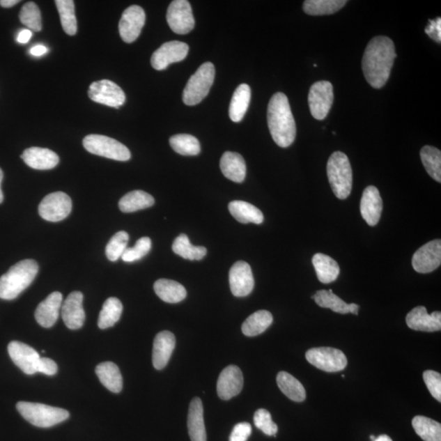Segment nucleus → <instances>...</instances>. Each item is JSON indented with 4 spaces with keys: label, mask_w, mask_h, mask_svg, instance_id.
<instances>
[{
    "label": "nucleus",
    "mask_w": 441,
    "mask_h": 441,
    "mask_svg": "<svg viewBox=\"0 0 441 441\" xmlns=\"http://www.w3.org/2000/svg\"><path fill=\"white\" fill-rule=\"evenodd\" d=\"M396 58L394 42L390 38H373L365 49L362 69L365 79L374 88H381L386 84L394 60Z\"/></svg>",
    "instance_id": "f257e3e1"
},
{
    "label": "nucleus",
    "mask_w": 441,
    "mask_h": 441,
    "mask_svg": "<svg viewBox=\"0 0 441 441\" xmlns=\"http://www.w3.org/2000/svg\"><path fill=\"white\" fill-rule=\"evenodd\" d=\"M268 124L276 144L283 148L293 144L296 137V124L286 94H274L268 104Z\"/></svg>",
    "instance_id": "f03ea898"
},
{
    "label": "nucleus",
    "mask_w": 441,
    "mask_h": 441,
    "mask_svg": "<svg viewBox=\"0 0 441 441\" xmlns=\"http://www.w3.org/2000/svg\"><path fill=\"white\" fill-rule=\"evenodd\" d=\"M39 272L36 261L26 259L13 265L6 274L0 277V298L15 300L29 287Z\"/></svg>",
    "instance_id": "7ed1b4c3"
},
{
    "label": "nucleus",
    "mask_w": 441,
    "mask_h": 441,
    "mask_svg": "<svg viewBox=\"0 0 441 441\" xmlns=\"http://www.w3.org/2000/svg\"><path fill=\"white\" fill-rule=\"evenodd\" d=\"M327 175L334 194L340 200H345L352 192L353 169L347 155L341 151L331 155L327 164Z\"/></svg>",
    "instance_id": "20e7f679"
},
{
    "label": "nucleus",
    "mask_w": 441,
    "mask_h": 441,
    "mask_svg": "<svg viewBox=\"0 0 441 441\" xmlns=\"http://www.w3.org/2000/svg\"><path fill=\"white\" fill-rule=\"evenodd\" d=\"M17 409L27 421L42 428H51L63 423L70 416L68 410L39 403L18 402Z\"/></svg>",
    "instance_id": "39448f33"
},
{
    "label": "nucleus",
    "mask_w": 441,
    "mask_h": 441,
    "mask_svg": "<svg viewBox=\"0 0 441 441\" xmlns=\"http://www.w3.org/2000/svg\"><path fill=\"white\" fill-rule=\"evenodd\" d=\"M215 78V65L210 61L201 65L189 78L184 88L183 102L187 106H194L201 102L210 93Z\"/></svg>",
    "instance_id": "423d86ee"
},
{
    "label": "nucleus",
    "mask_w": 441,
    "mask_h": 441,
    "mask_svg": "<svg viewBox=\"0 0 441 441\" xmlns=\"http://www.w3.org/2000/svg\"><path fill=\"white\" fill-rule=\"evenodd\" d=\"M84 148L88 153L117 161H127L130 150L121 142L104 135L91 134L84 137Z\"/></svg>",
    "instance_id": "0eeeda50"
},
{
    "label": "nucleus",
    "mask_w": 441,
    "mask_h": 441,
    "mask_svg": "<svg viewBox=\"0 0 441 441\" xmlns=\"http://www.w3.org/2000/svg\"><path fill=\"white\" fill-rule=\"evenodd\" d=\"M308 362L321 371L336 373L347 367L348 359L341 350L333 348H316L307 350Z\"/></svg>",
    "instance_id": "6e6552de"
},
{
    "label": "nucleus",
    "mask_w": 441,
    "mask_h": 441,
    "mask_svg": "<svg viewBox=\"0 0 441 441\" xmlns=\"http://www.w3.org/2000/svg\"><path fill=\"white\" fill-rule=\"evenodd\" d=\"M334 88L329 82H318L312 85L308 95L311 116L323 121L328 116L334 102Z\"/></svg>",
    "instance_id": "1a4fd4ad"
},
{
    "label": "nucleus",
    "mask_w": 441,
    "mask_h": 441,
    "mask_svg": "<svg viewBox=\"0 0 441 441\" xmlns=\"http://www.w3.org/2000/svg\"><path fill=\"white\" fill-rule=\"evenodd\" d=\"M72 210V201L64 192L47 194L40 203L39 213L42 219L56 222L68 217Z\"/></svg>",
    "instance_id": "9d476101"
},
{
    "label": "nucleus",
    "mask_w": 441,
    "mask_h": 441,
    "mask_svg": "<svg viewBox=\"0 0 441 441\" xmlns=\"http://www.w3.org/2000/svg\"><path fill=\"white\" fill-rule=\"evenodd\" d=\"M171 30L178 35H187L193 30L194 18L191 4L187 0H174L167 11Z\"/></svg>",
    "instance_id": "9b49d317"
},
{
    "label": "nucleus",
    "mask_w": 441,
    "mask_h": 441,
    "mask_svg": "<svg viewBox=\"0 0 441 441\" xmlns=\"http://www.w3.org/2000/svg\"><path fill=\"white\" fill-rule=\"evenodd\" d=\"M88 97L95 102L114 108L124 105L126 99L122 88L107 79L93 82L90 85Z\"/></svg>",
    "instance_id": "f8f14e48"
},
{
    "label": "nucleus",
    "mask_w": 441,
    "mask_h": 441,
    "mask_svg": "<svg viewBox=\"0 0 441 441\" xmlns=\"http://www.w3.org/2000/svg\"><path fill=\"white\" fill-rule=\"evenodd\" d=\"M441 263V240L428 242L412 256V265L417 272L426 274L438 269Z\"/></svg>",
    "instance_id": "ddd939ff"
},
{
    "label": "nucleus",
    "mask_w": 441,
    "mask_h": 441,
    "mask_svg": "<svg viewBox=\"0 0 441 441\" xmlns=\"http://www.w3.org/2000/svg\"><path fill=\"white\" fill-rule=\"evenodd\" d=\"M189 46L186 42L170 41L159 47L151 56V65L157 70H163L170 64L178 63L187 58Z\"/></svg>",
    "instance_id": "4468645a"
},
{
    "label": "nucleus",
    "mask_w": 441,
    "mask_h": 441,
    "mask_svg": "<svg viewBox=\"0 0 441 441\" xmlns=\"http://www.w3.org/2000/svg\"><path fill=\"white\" fill-rule=\"evenodd\" d=\"M146 22V13L140 6H132L123 13L118 31L121 39L127 44L135 41L141 34Z\"/></svg>",
    "instance_id": "2eb2a0df"
},
{
    "label": "nucleus",
    "mask_w": 441,
    "mask_h": 441,
    "mask_svg": "<svg viewBox=\"0 0 441 441\" xmlns=\"http://www.w3.org/2000/svg\"><path fill=\"white\" fill-rule=\"evenodd\" d=\"M8 354L14 364L28 376L37 373L40 355L34 348L21 341H13L8 344Z\"/></svg>",
    "instance_id": "dca6fc26"
},
{
    "label": "nucleus",
    "mask_w": 441,
    "mask_h": 441,
    "mask_svg": "<svg viewBox=\"0 0 441 441\" xmlns=\"http://www.w3.org/2000/svg\"><path fill=\"white\" fill-rule=\"evenodd\" d=\"M229 282L234 296L242 297L249 295L254 288V274L249 264L240 261L232 265L229 272Z\"/></svg>",
    "instance_id": "f3484780"
},
{
    "label": "nucleus",
    "mask_w": 441,
    "mask_h": 441,
    "mask_svg": "<svg viewBox=\"0 0 441 441\" xmlns=\"http://www.w3.org/2000/svg\"><path fill=\"white\" fill-rule=\"evenodd\" d=\"M243 385L244 378L240 369L235 365H230L222 371L218 378L217 395L222 400H231L240 394Z\"/></svg>",
    "instance_id": "a211bd4d"
},
{
    "label": "nucleus",
    "mask_w": 441,
    "mask_h": 441,
    "mask_svg": "<svg viewBox=\"0 0 441 441\" xmlns=\"http://www.w3.org/2000/svg\"><path fill=\"white\" fill-rule=\"evenodd\" d=\"M83 300V293L75 291L69 294L61 306V316L65 325L70 330H79L84 325L85 312Z\"/></svg>",
    "instance_id": "6ab92c4d"
},
{
    "label": "nucleus",
    "mask_w": 441,
    "mask_h": 441,
    "mask_svg": "<svg viewBox=\"0 0 441 441\" xmlns=\"http://www.w3.org/2000/svg\"><path fill=\"white\" fill-rule=\"evenodd\" d=\"M406 323L409 328L417 331H440L441 330V313L434 311L429 315L425 307H417L408 313Z\"/></svg>",
    "instance_id": "aec40b11"
},
{
    "label": "nucleus",
    "mask_w": 441,
    "mask_h": 441,
    "mask_svg": "<svg viewBox=\"0 0 441 441\" xmlns=\"http://www.w3.org/2000/svg\"><path fill=\"white\" fill-rule=\"evenodd\" d=\"M382 200L377 187L369 186L364 189L360 201V212L364 220L371 226H376L380 220Z\"/></svg>",
    "instance_id": "412c9836"
},
{
    "label": "nucleus",
    "mask_w": 441,
    "mask_h": 441,
    "mask_svg": "<svg viewBox=\"0 0 441 441\" xmlns=\"http://www.w3.org/2000/svg\"><path fill=\"white\" fill-rule=\"evenodd\" d=\"M63 297L60 292H54L40 303L35 313L38 324L44 328H51L58 320L63 306Z\"/></svg>",
    "instance_id": "4be33fe9"
},
{
    "label": "nucleus",
    "mask_w": 441,
    "mask_h": 441,
    "mask_svg": "<svg viewBox=\"0 0 441 441\" xmlns=\"http://www.w3.org/2000/svg\"><path fill=\"white\" fill-rule=\"evenodd\" d=\"M176 345V339L169 331L160 332L155 336L153 344V362L158 371L168 364Z\"/></svg>",
    "instance_id": "5701e85b"
},
{
    "label": "nucleus",
    "mask_w": 441,
    "mask_h": 441,
    "mask_svg": "<svg viewBox=\"0 0 441 441\" xmlns=\"http://www.w3.org/2000/svg\"><path fill=\"white\" fill-rule=\"evenodd\" d=\"M22 159L29 167L38 170H49L59 163V155L54 151L40 147H31L24 151Z\"/></svg>",
    "instance_id": "b1692460"
},
{
    "label": "nucleus",
    "mask_w": 441,
    "mask_h": 441,
    "mask_svg": "<svg viewBox=\"0 0 441 441\" xmlns=\"http://www.w3.org/2000/svg\"><path fill=\"white\" fill-rule=\"evenodd\" d=\"M187 426L192 441H207L203 408L200 398H194L189 404Z\"/></svg>",
    "instance_id": "393cba45"
},
{
    "label": "nucleus",
    "mask_w": 441,
    "mask_h": 441,
    "mask_svg": "<svg viewBox=\"0 0 441 441\" xmlns=\"http://www.w3.org/2000/svg\"><path fill=\"white\" fill-rule=\"evenodd\" d=\"M220 168L224 176L231 181L237 183L245 181L247 168L243 156L240 154L226 151L222 156Z\"/></svg>",
    "instance_id": "a878e982"
},
{
    "label": "nucleus",
    "mask_w": 441,
    "mask_h": 441,
    "mask_svg": "<svg viewBox=\"0 0 441 441\" xmlns=\"http://www.w3.org/2000/svg\"><path fill=\"white\" fill-rule=\"evenodd\" d=\"M317 303L318 306L323 308H330L332 311L340 313V314H348L352 313L354 315H358L359 307L355 303L348 304L343 300L336 295L330 291H317L314 296L311 297Z\"/></svg>",
    "instance_id": "bb28decb"
},
{
    "label": "nucleus",
    "mask_w": 441,
    "mask_h": 441,
    "mask_svg": "<svg viewBox=\"0 0 441 441\" xmlns=\"http://www.w3.org/2000/svg\"><path fill=\"white\" fill-rule=\"evenodd\" d=\"M312 263L314 265L317 278L321 283L330 284L336 281L340 274L338 263L328 255L316 254L313 256Z\"/></svg>",
    "instance_id": "cd10ccee"
},
{
    "label": "nucleus",
    "mask_w": 441,
    "mask_h": 441,
    "mask_svg": "<svg viewBox=\"0 0 441 441\" xmlns=\"http://www.w3.org/2000/svg\"><path fill=\"white\" fill-rule=\"evenodd\" d=\"M231 215L241 224H262L264 217L262 211L258 210L251 203L245 201H235L229 203V206Z\"/></svg>",
    "instance_id": "c85d7f7f"
},
{
    "label": "nucleus",
    "mask_w": 441,
    "mask_h": 441,
    "mask_svg": "<svg viewBox=\"0 0 441 441\" xmlns=\"http://www.w3.org/2000/svg\"><path fill=\"white\" fill-rule=\"evenodd\" d=\"M154 289L160 300L168 303H178L187 297L186 288L181 284L171 279H158L154 284Z\"/></svg>",
    "instance_id": "c756f323"
},
{
    "label": "nucleus",
    "mask_w": 441,
    "mask_h": 441,
    "mask_svg": "<svg viewBox=\"0 0 441 441\" xmlns=\"http://www.w3.org/2000/svg\"><path fill=\"white\" fill-rule=\"evenodd\" d=\"M96 374L102 385L114 393L122 391L123 378L120 369L112 362L99 364L96 368Z\"/></svg>",
    "instance_id": "7c9ffc66"
},
{
    "label": "nucleus",
    "mask_w": 441,
    "mask_h": 441,
    "mask_svg": "<svg viewBox=\"0 0 441 441\" xmlns=\"http://www.w3.org/2000/svg\"><path fill=\"white\" fill-rule=\"evenodd\" d=\"M250 99V87L246 84H240L235 89L230 104L229 116L232 121L238 123L243 120L245 113L248 111Z\"/></svg>",
    "instance_id": "2f4dec72"
},
{
    "label": "nucleus",
    "mask_w": 441,
    "mask_h": 441,
    "mask_svg": "<svg viewBox=\"0 0 441 441\" xmlns=\"http://www.w3.org/2000/svg\"><path fill=\"white\" fill-rule=\"evenodd\" d=\"M153 196L144 191H134L125 194L118 202L123 212H134L154 206Z\"/></svg>",
    "instance_id": "473e14b6"
},
{
    "label": "nucleus",
    "mask_w": 441,
    "mask_h": 441,
    "mask_svg": "<svg viewBox=\"0 0 441 441\" xmlns=\"http://www.w3.org/2000/svg\"><path fill=\"white\" fill-rule=\"evenodd\" d=\"M273 316L268 311H258L249 316L242 325V332L248 336H254L264 333L272 324Z\"/></svg>",
    "instance_id": "72a5a7b5"
},
{
    "label": "nucleus",
    "mask_w": 441,
    "mask_h": 441,
    "mask_svg": "<svg viewBox=\"0 0 441 441\" xmlns=\"http://www.w3.org/2000/svg\"><path fill=\"white\" fill-rule=\"evenodd\" d=\"M277 382L281 392L289 399L295 402H302L306 399V390L297 378L287 372H279Z\"/></svg>",
    "instance_id": "f704fd0d"
},
{
    "label": "nucleus",
    "mask_w": 441,
    "mask_h": 441,
    "mask_svg": "<svg viewBox=\"0 0 441 441\" xmlns=\"http://www.w3.org/2000/svg\"><path fill=\"white\" fill-rule=\"evenodd\" d=\"M412 425L424 441H441V425L438 421L424 416H416Z\"/></svg>",
    "instance_id": "c9c22d12"
},
{
    "label": "nucleus",
    "mask_w": 441,
    "mask_h": 441,
    "mask_svg": "<svg viewBox=\"0 0 441 441\" xmlns=\"http://www.w3.org/2000/svg\"><path fill=\"white\" fill-rule=\"evenodd\" d=\"M345 0H307L303 3V10L311 16L330 15L345 6Z\"/></svg>",
    "instance_id": "e433bc0d"
},
{
    "label": "nucleus",
    "mask_w": 441,
    "mask_h": 441,
    "mask_svg": "<svg viewBox=\"0 0 441 441\" xmlns=\"http://www.w3.org/2000/svg\"><path fill=\"white\" fill-rule=\"evenodd\" d=\"M123 312V305L116 297H109L104 303L98 318V327L102 330L111 328L115 325Z\"/></svg>",
    "instance_id": "4c0bfd02"
},
{
    "label": "nucleus",
    "mask_w": 441,
    "mask_h": 441,
    "mask_svg": "<svg viewBox=\"0 0 441 441\" xmlns=\"http://www.w3.org/2000/svg\"><path fill=\"white\" fill-rule=\"evenodd\" d=\"M173 251L180 257L187 260L200 261L206 257L207 249L203 246H194L189 242L188 236L185 234L180 235L175 239L173 244Z\"/></svg>",
    "instance_id": "58836bf2"
},
{
    "label": "nucleus",
    "mask_w": 441,
    "mask_h": 441,
    "mask_svg": "<svg viewBox=\"0 0 441 441\" xmlns=\"http://www.w3.org/2000/svg\"><path fill=\"white\" fill-rule=\"evenodd\" d=\"M421 162L435 181L441 183V153L435 147L425 146L420 151Z\"/></svg>",
    "instance_id": "ea45409f"
},
{
    "label": "nucleus",
    "mask_w": 441,
    "mask_h": 441,
    "mask_svg": "<svg viewBox=\"0 0 441 441\" xmlns=\"http://www.w3.org/2000/svg\"><path fill=\"white\" fill-rule=\"evenodd\" d=\"M56 6L60 15L61 26L69 36H75L77 32V20L75 17L73 0H56Z\"/></svg>",
    "instance_id": "a19ab883"
},
{
    "label": "nucleus",
    "mask_w": 441,
    "mask_h": 441,
    "mask_svg": "<svg viewBox=\"0 0 441 441\" xmlns=\"http://www.w3.org/2000/svg\"><path fill=\"white\" fill-rule=\"evenodd\" d=\"M169 144L174 151L182 155H197L201 150L200 141L189 134L174 135L169 139Z\"/></svg>",
    "instance_id": "79ce46f5"
},
{
    "label": "nucleus",
    "mask_w": 441,
    "mask_h": 441,
    "mask_svg": "<svg viewBox=\"0 0 441 441\" xmlns=\"http://www.w3.org/2000/svg\"><path fill=\"white\" fill-rule=\"evenodd\" d=\"M130 235L125 231H118L109 241L106 248V254L109 260L116 262L122 257L125 249L127 248Z\"/></svg>",
    "instance_id": "37998d69"
},
{
    "label": "nucleus",
    "mask_w": 441,
    "mask_h": 441,
    "mask_svg": "<svg viewBox=\"0 0 441 441\" xmlns=\"http://www.w3.org/2000/svg\"><path fill=\"white\" fill-rule=\"evenodd\" d=\"M20 21L24 25L34 31L42 29L41 13L39 7L35 3L28 2L24 6L20 12Z\"/></svg>",
    "instance_id": "c03bdc74"
},
{
    "label": "nucleus",
    "mask_w": 441,
    "mask_h": 441,
    "mask_svg": "<svg viewBox=\"0 0 441 441\" xmlns=\"http://www.w3.org/2000/svg\"><path fill=\"white\" fill-rule=\"evenodd\" d=\"M151 240L149 237H142L137 241L134 247L127 248L122 255V260L125 263H134L139 261L150 252Z\"/></svg>",
    "instance_id": "a18cd8bd"
},
{
    "label": "nucleus",
    "mask_w": 441,
    "mask_h": 441,
    "mask_svg": "<svg viewBox=\"0 0 441 441\" xmlns=\"http://www.w3.org/2000/svg\"><path fill=\"white\" fill-rule=\"evenodd\" d=\"M254 424L263 433L270 436H274L277 433L278 426L274 423L272 415L267 410L260 409L254 415Z\"/></svg>",
    "instance_id": "49530a36"
},
{
    "label": "nucleus",
    "mask_w": 441,
    "mask_h": 441,
    "mask_svg": "<svg viewBox=\"0 0 441 441\" xmlns=\"http://www.w3.org/2000/svg\"><path fill=\"white\" fill-rule=\"evenodd\" d=\"M424 380L431 395L439 402L441 401V376L433 371H426L424 373Z\"/></svg>",
    "instance_id": "de8ad7c7"
},
{
    "label": "nucleus",
    "mask_w": 441,
    "mask_h": 441,
    "mask_svg": "<svg viewBox=\"0 0 441 441\" xmlns=\"http://www.w3.org/2000/svg\"><path fill=\"white\" fill-rule=\"evenodd\" d=\"M251 433L252 426L248 423L236 424L230 435V441H247Z\"/></svg>",
    "instance_id": "09e8293b"
},
{
    "label": "nucleus",
    "mask_w": 441,
    "mask_h": 441,
    "mask_svg": "<svg viewBox=\"0 0 441 441\" xmlns=\"http://www.w3.org/2000/svg\"><path fill=\"white\" fill-rule=\"evenodd\" d=\"M58 364L53 359L42 357L38 364L37 373H42L46 376H54L58 373Z\"/></svg>",
    "instance_id": "8fccbe9b"
},
{
    "label": "nucleus",
    "mask_w": 441,
    "mask_h": 441,
    "mask_svg": "<svg viewBox=\"0 0 441 441\" xmlns=\"http://www.w3.org/2000/svg\"><path fill=\"white\" fill-rule=\"evenodd\" d=\"M426 34L428 35L431 39H433L435 42H440L441 41V18H435V20H430L428 26L425 29Z\"/></svg>",
    "instance_id": "3c124183"
},
{
    "label": "nucleus",
    "mask_w": 441,
    "mask_h": 441,
    "mask_svg": "<svg viewBox=\"0 0 441 441\" xmlns=\"http://www.w3.org/2000/svg\"><path fill=\"white\" fill-rule=\"evenodd\" d=\"M32 37V32L31 30H22L20 33H19L17 40L19 44H26V42H29Z\"/></svg>",
    "instance_id": "603ef678"
},
{
    "label": "nucleus",
    "mask_w": 441,
    "mask_h": 441,
    "mask_svg": "<svg viewBox=\"0 0 441 441\" xmlns=\"http://www.w3.org/2000/svg\"><path fill=\"white\" fill-rule=\"evenodd\" d=\"M47 52V47L44 45H36L33 47L30 51L32 56H40L45 55Z\"/></svg>",
    "instance_id": "864d4df0"
},
{
    "label": "nucleus",
    "mask_w": 441,
    "mask_h": 441,
    "mask_svg": "<svg viewBox=\"0 0 441 441\" xmlns=\"http://www.w3.org/2000/svg\"><path fill=\"white\" fill-rule=\"evenodd\" d=\"M19 2H20L19 0H1V1H0V6L3 8H11L16 6Z\"/></svg>",
    "instance_id": "5fc2aeb1"
},
{
    "label": "nucleus",
    "mask_w": 441,
    "mask_h": 441,
    "mask_svg": "<svg viewBox=\"0 0 441 441\" xmlns=\"http://www.w3.org/2000/svg\"><path fill=\"white\" fill-rule=\"evenodd\" d=\"M3 178V173L1 169H0V203L3 201V194L1 189V183Z\"/></svg>",
    "instance_id": "6e6d98bb"
},
{
    "label": "nucleus",
    "mask_w": 441,
    "mask_h": 441,
    "mask_svg": "<svg viewBox=\"0 0 441 441\" xmlns=\"http://www.w3.org/2000/svg\"><path fill=\"white\" fill-rule=\"evenodd\" d=\"M373 441H392V440L387 435H382Z\"/></svg>",
    "instance_id": "4d7b16f0"
},
{
    "label": "nucleus",
    "mask_w": 441,
    "mask_h": 441,
    "mask_svg": "<svg viewBox=\"0 0 441 441\" xmlns=\"http://www.w3.org/2000/svg\"><path fill=\"white\" fill-rule=\"evenodd\" d=\"M376 436H374L373 435H371V439L372 441L376 440Z\"/></svg>",
    "instance_id": "13d9d810"
}]
</instances>
